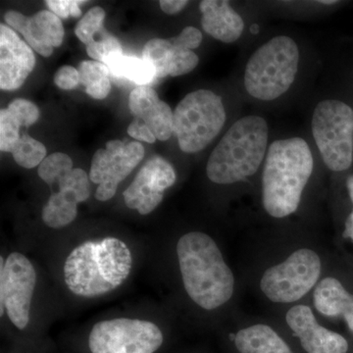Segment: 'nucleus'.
<instances>
[{"label":"nucleus","instance_id":"obj_1","mask_svg":"<svg viewBox=\"0 0 353 353\" xmlns=\"http://www.w3.org/2000/svg\"><path fill=\"white\" fill-rule=\"evenodd\" d=\"M132 266L131 250L122 240L108 236L87 241L67 257L65 284L75 296H101L124 284Z\"/></svg>","mask_w":353,"mask_h":353},{"label":"nucleus","instance_id":"obj_2","mask_svg":"<svg viewBox=\"0 0 353 353\" xmlns=\"http://www.w3.org/2000/svg\"><path fill=\"white\" fill-rule=\"evenodd\" d=\"M176 255L185 292L206 310L224 305L234 294L233 272L212 238L201 232L183 234Z\"/></svg>","mask_w":353,"mask_h":353},{"label":"nucleus","instance_id":"obj_3","mask_svg":"<svg viewBox=\"0 0 353 353\" xmlns=\"http://www.w3.org/2000/svg\"><path fill=\"white\" fill-rule=\"evenodd\" d=\"M314 161L303 139H277L268 150L262 176V201L272 217L284 218L296 212Z\"/></svg>","mask_w":353,"mask_h":353},{"label":"nucleus","instance_id":"obj_4","mask_svg":"<svg viewBox=\"0 0 353 353\" xmlns=\"http://www.w3.org/2000/svg\"><path fill=\"white\" fill-rule=\"evenodd\" d=\"M268 138V124L264 118L250 115L236 121L209 157V180L231 185L254 175L266 157Z\"/></svg>","mask_w":353,"mask_h":353},{"label":"nucleus","instance_id":"obj_5","mask_svg":"<svg viewBox=\"0 0 353 353\" xmlns=\"http://www.w3.org/2000/svg\"><path fill=\"white\" fill-rule=\"evenodd\" d=\"M299 50L288 36H278L252 53L245 70L246 92L259 101H275L292 87L299 71Z\"/></svg>","mask_w":353,"mask_h":353},{"label":"nucleus","instance_id":"obj_6","mask_svg":"<svg viewBox=\"0 0 353 353\" xmlns=\"http://www.w3.org/2000/svg\"><path fill=\"white\" fill-rule=\"evenodd\" d=\"M226 122L219 95L199 90L185 95L174 111V134L181 150L196 153L212 143Z\"/></svg>","mask_w":353,"mask_h":353},{"label":"nucleus","instance_id":"obj_7","mask_svg":"<svg viewBox=\"0 0 353 353\" xmlns=\"http://www.w3.org/2000/svg\"><path fill=\"white\" fill-rule=\"evenodd\" d=\"M313 138L330 170H347L353 161V110L336 99L317 104L313 112Z\"/></svg>","mask_w":353,"mask_h":353},{"label":"nucleus","instance_id":"obj_8","mask_svg":"<svg viewBox=\"0 0 353 353\" xmlns=\"http://www.w3.org/2000/svg\"><path fill=\"white\" fill-rule=\"evenodd\" d=\"M163 341V333L154 323L117 318L92 327L88 350L90 353H155Z\"/></svg>","mask_w":353,"mask_h":353},{"label":"nucleus","instance_id":"obj_9","mask_svg":"<svg viewBox=\"0 0 353 353\" xmlns=\"http://www.w3.org/2000/svg\"><path fill=\"white\" fill-rule=\"evenodd\" d=\"M320 274L319 255L308 248H301L285 261L265 271L260 287L273 303H296L314 288Z\"/></svg>","mask_w":353,"mask_h":353},{"label":"nucleus","instance_id":"obj_10","mask_svg":"<svg viewBox=\"0 0 353 353\" xmlns=\"http://www.w3.org/2000/svg\"><path fill=\"white\" fill-rule=\"evenodd\" d=\"M37 284L34 265L24 254L13 252L4 261L1 257L0 273V314L4 310L9 320L19 330L30 322V309Z\"/></svg>","mask_w":353,"mask_h":353},{"label":"nucleus","instance_id":"obj_11","mask_svg":"<svg viewBox=\"0 0 353 353\" xmlns=\"http://www.w3.org/2000/svg\"><path fill=\"white\" fill-rule=\"evenodd\" d=\"M145 152L138 141L113 139L106 143L105 150H99L92 157L90 179L99 185L95 199L108 201L117 192L119 183L127 178L145 157Z\"/></svg>","mask_w":353,"mask_h":353},{"label":"nucleus","instance_id":"obj_12","mask_svg":"<svg viewBox=\"0 0 353 353\" xmlns=\"http://www.w3.org/2000/svg\"><path fill=\"white\" fill-rule=\"evenodd\" d=\"M50 187L53 192L43 206L41 216L46 226L61 229L76 219L78 204L90 197V176L83 169L75 168Z\"/></svg>","mask_w":353,"mask_h":353},{"label":"nucleus","instance_id":"obj_13","mask_svg":"<svg viewBox=\"0 0 353 353\" xmlns=\"http://www.w3.org/2000/svg\"><path fill=\"white\" fill-rule=\"evenodd\" d=\"M173 166L164 158L155 157L148 160L130 187L125 190V203L141 215L152 213L159 205L164 192L176 182Z\"/></svg>","mask_w":353,"mask_h":353},{"label":"nucleus","instance_id":"obj_14","mask_svg":"<svg viewBox=\"0 0 353 353\" xmlns=\"http://www.w3.org/2000/svg\"><path fill=\"white\" fill-rule=\"evenodd\" d=\"M4 19L9 27L24 36L28 44L41 57H51L53 48L63 41V25L51 11H39L30 18L17 11H8Z\"/></svg>","mask_w":353,"mask_h":353},{"label":"nucleus","instance_id":"obj_15","mask_svg":"<svg viewBox=\"0 0 353 353\" xmlns=\"http://www.w3.org/2000/svg\"><path fill=\"white\" fill-rule=\"evenodd\" d=\"M36 66L31 46L11 28L0 25V88L18 90Z\"/></svg>","mask_w":353,"mask_h":353},{"label":"nucleus","instance_id":"obj_16","mask_svg":"<svg viewBox=\"0 0 353 353\" xmlns=\"http://www.w3.org/2000/svg\"><path fill=\"white\" fill-rule=\"evenodd\" d=\"M288 325L307 353H347L348 343L341 334L318 324L309 306H294L285 316Z\"/></svg>","mask_w":353,"mask_h":353},{"label":"nucleus","instance_id":"obj_17","mask_svg":"<svg viewBox=\"0 0 353 353\" xmlns=\"http://www.w3.org/2000/svg\"><path fill=\"white\" fill-rule=\"evenodd\" d=\"M129 108L137 119L150 128L157 139L168 141L174 134V112L166 102L160 101L157 92L150 85L132 90Z\"/></svg>","mask_w":353,"mask_h":353},{"label":"nucleus","instance_id":"obj_18","mask_svg":"<svg viewBox=\"0 0 353 353\" xmlns=\"http://www.w3.org/2000/svg\"><path fill=\"white\" fill-rule=\"evenodd\" d=\"M201 26L209 36L223 43L238 41L245 30V22L227 0H203L199 4Z\"/></svg>","mask_w":353,"mask_h":353},{"label":"nucleus","instance_id":"obj_19","mask_svg":"<svg viewBox=\"0 0 353 353\" xmlns=\"http://www.w3.org/2000/svg\"><path fill=\"white\" fill-rule=\"evenodd\" d=\"M314 305L325 316H343L353 333V296L334 278L322 280L314 290Z\"/></svg>","mask_w":353,"mask_h":353},{"label":"nucleus","instance_id":"obj_20","mask_svg":"<svg viewBox=\"0 0 353 353\" xmlns=\"http://www.w3.org/2000/svg\"><path fill=\"white\" fill-rule=\"evenodd\" d=\"M234 343L241 353H292L285 341L267 325L241 330L234 336Z\"/></svg>","mask_w":353,"mask_h":353},{"label":"nucleus","instance_id":"obj_21","mask_svg":"<svg viewBox=\"0 0 353 353\" xmlns=\"http://www.w3.org/2000/svg\"><path fill=\"white\" fill-rule=\"evenodd\" d=\"M104 64L108 66L110 77L129 81L139 87L150 85L157 79L152 65L143 58L128 57L120 52L108 58Z\"/></svg>","mask_w":353,"mask_h":353},{"label":"nucleus","instance_id":"obj_22","mask_svg":"<svg viewBox=\"0 0 353 353\" xmlns=\"http://www.w3.org/2000/svg\"><path fill=\"white\" fill-rule=\"evenodd\" d=\"M81 83L94 99H104L111 90L110 72L105 64L94 60L81 62L78 68Z\"/></svg>","mask_w":353,"mask_h":353},{"label":"nucleus","instance_id":"obj_23","mask_svg":"<svg viewBox=\"0 0 353 353\" xmlns=\"http://www.w3.org/2000/svg\"><path fill=\"white\" fill-rule=\"evenodd\" d=\"M173 46L169 39H153L145 43L143 58L152 65L157 78H165L170 73Z\"/></svg>","mask_w":353,"mask_h":353},{"label":"nucleus","instance_id":"obj_24","mask_svg":"<svg viewBox=\"0 0 353 353\" xmlns=\"http://www.w3.org/2000/svg\"><path fill=\"white\" fill-rule=\"evenodd\" d=\"M11 153L16 163L26 169L39 166L46 158V148L43 143L27 134L21 136L19 141Z\"/></svg>","mask_w":353,"mask_h":353},{"label":"nucleus","instance_id":"obj_25","mask_svg":"<svg viewBox=\"0 0 353 353\" xmlns=\"http://www.w3.org/2000/svg\"><path fill=\"white\" fill-rule=\"evenodd\" d=\"M73 161L69 155L62 152H55L46 158L39 165L38 174L39 178L52 185L60 176L73 170Z\"/></svg>","mask_w":353,"mask_h":353},{"label":"nucleus","instance_id":"obj_26","mask_svg":"<svg viewBox=\"0 0 353 353\" xmlns=\"http://www.w3.org/2000/svg\"><path fill=\"white\" fill-rule=\"evenodd\" d=\"M105 11L99 6L88 10L76 26L75 34L85 46L94 41V36L103 29Z\"/></svg>","mask_w":353,"mask_h":353},{"label":"nucleus","instance_id":"obj_27","mask_svg":"<svg viewBox=\"0 0 353 353\" xmlns=\"http://www.w3.org/2000/svg\"><path fill=\"white\" fill-rule=\"evenodd\" d=\"M99 39H95L87 46L88 57L94 61L105 63L106 60L114 54L123 52L122 46L112 34H108L103 29L99 32Z\"/></svg>","mask_w":353,"mask_h":353},{"label":"nucleus","instance_id":"obj_28","mask_svg":"<svg viewBox=\"0 0 353 353\" xmlns=\"http://www.w3.org/2000/svg\"><path fill=\"white\" fill-rule=\"evenodd\" d=\"M18 120L8 109L0 111V150L3 152H12L13 148L21 139Z\"/></svg>","mask_w":353,"mask_h":353},{"label":"nucleus","instance_id":"obj_29","mask_svg":"<svg viewBox=\"0 0 353 353\" xmlns=\"http://www.w3.org/2000/svg\"><path fill=\"white\" fill-rule=\"evenodd\" d=\"M172 46H173V52H172L169 76L185 75L196 69L199 62V58L194 51L179 48V46H174L173 43Z\"/></svg>","mask_w":353,"mask_h":353},{"label":"nucleus","instance_id":"obj_30","mask_svg":"<svg viewBox=\"0 0 353 353\" xmlns=\"http://www.w3.org/2000/svg\"><path fill=\"white\" fill-rule=\"evenodd\" d=\"M22 127H30L37 123L39 118V110L36 104L24 99H14L7 108Z\"/></svg>","mask_w":353,"mask_h":353},{"label":"nucleus","instance_id":"obj_31","mask_svg":"<svg viewBox=\"0 0 353 353\" xmlns=\"http://www.w3.org/2000/svg\"><path fill=\"white\" fill-rule=\"evenodd\" d=\"M87 1L82 0H48L46 6L50 9L51 12L54 13L60 19H67L72 16L79 18L82 16L80 6Z\"/></svg>","mask_w":353,"mask_h":353},{"label":"nucleus","instance_id":"obj_32","mask_svg":"<svg viewBox=\"0 0 353 353\" xmlns=\"http://www.w3.org/2000/svg\"><path fill=\"white\" fill-rule=\"evenodd\" d=\"M174 46L185 50H194L201 46L202 34L194 27H187L181 32L179 36L169 39Z\"/></svg>","mask_w":353,"mask_h":353},{"label":"nucleus","instance_id":"obj_33","mask_svg":"<svg viewBox=\"0 0 353 353\" xmlns=\"http://www.w3.org/2000/svg\"><path fill=\"white\" fill-rule=\"evenodd\" d=\"M54 83L61 90H74V88L78 87L79 83H81L80 74H79L78 69L69 66V65L62 66L55 73Z\"/></svg>","mask_w":353,"mask_h":353},{"label":"nucleus","instance_id":"obj_34","mask_svg":"<svg viewBox=\"0 0 353 353\" xmlns=\"http://www.w3.org/2000/svg\"><path fill=\"white\" fill-rule=\"evenodd\" d=\"M128 134L132 138L138 139V141H146L148 143H153L157 141V138L150 131V128L137 118L128 127Z\"/></svg>","mask_w":353,"mask_h":353},{"label":"nucleus","instance_id":"obj_35","mask_svg":"<svg viewBox=\"0 0 353 353\" xmlns=\"http://www.w3.org/2000/svg\"><path fill=\"white\" fill-rule=\"evenodd\" d=\"M188 4H189V1H185V0H162L160 1L162 11L169 15L181 12Z\"/></svg>","mask_w":353,"mask_h":353},{"label":"nucleus","instance_id":"obj_36","mask_svg":"<svg viewBox=\"0 0 353 353\" xmlns=\"http://www.w3.org/2000/svg\"><path fill=\"white\" fill-rule=\"evenodd\" d=\"M347 187L348 194H350V199H352L353 205V175L348 176ZM343 238L352 239L353 241V210L352 214L348 216L347 222H345V232H343Z\"/></svg>","mask_w":353,"mask_h":353},{"label":"nucleus","instance_id":"obj_37","mask_svg":"<svg viewBox=\"0 0 353 353\" xmlns=\"http://www.w3.org/2000/svg\"><path fill=\"white\" fill-rule=\"evenodd\" d=\"M321 4H326V6H330V4H336V1H319Z\"/></svg>","mask_w":353,"mask_h":353}]
</instances>
